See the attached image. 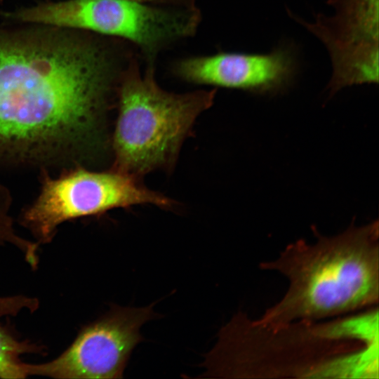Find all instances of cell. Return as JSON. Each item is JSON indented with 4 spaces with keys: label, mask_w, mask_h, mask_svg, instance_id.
<instances>
[{
    "label": "cell",
    "mask_w": 379,
    "mask_h": 379,
    "mask_svg": "<svg viewBox=\"0 0 379 379\" xmlns=\"http://www.w3.org/2000/svg\"><path fill=\"white\" fill-rule=\"evenodd\" d=\"M41 349L35 344L20 341L0 326V378L20 379L27 377L21 355L36 353Z\"/></svg>",
    "instance_id": "obj_9"
},
{
    "label": "cell",
    "mask_w": 379,
    "mask_h": 379,
    "mask_svg": "<svg viewBox=\"0 0 379 379\" xmlns=\"http://www.w3.org/2000/svg\"><path fill=\"white\" fill-rule=\"evenodd\" d=\"M3 1V0H0V3H1Z\"/></svg>",
    "instance_id": "obj_13"
},
{
    "label": "cell",
    "mask_w": 379,
    "mask_h": 379,
    "mask_svg": "<svg viewBox=\"0 0 379 379\" xmlns=\"http://www.w3.org/2000/svg\"><path fill=\"white\" fill-rule=\"evenodd\" d=\"M6 307V302L4 298H0V316L4 312Z\"/></svg>",
    "instance_id": "obj_12"
},
{
    "label": "cell",
    "mask_w": 379,
    "mask_h": 379,
    "mask_svg": "<svg viewBox=\"0 0 379 379\" xmlns=\"http://www.w3.org/2000/svg\"><path fill=\"white\" fill-rule=\"evenodd\" d=\"M177 73L199 84L237 88L255 93L284 91L297 70L295 54L288 46H279L265 54L219 53L182 60Z\"/></svg>",
    "instance_id": "obj_8"
},
{
    "label": "cell",
    "mask_w": 379,
    "mask_h": 379,
    "mask_svg": "<svg viewBox=\"0 0 379 379\" xmlns=\"http://www.w3.org/2000/svg\"><path fill=\"white\" fill-rule=\"evenodd\" d=\"M115 76L113 54L88 32L0 27V168L95 163Z\"/></svg>",
    "instance_id": "obj_1"
},
{
    "label": "cell",
    "mask_w": 379,
    "mask_h": 379,
    "mask_svg": "<svg viewBox=\"0 0 379 379\" xmlns=\"http://www.w3.org/2000/svg\"><path fill=\"white\" fill-rule=\"evenodd\" d=\"M2 15L20 23L121 37L148 53L192 35L199 21L193 8H164L131 0L46 1Z\"/></svg>",
    "instance_id": "obj_4"
},
{
    "label": "cell",
    "mask_w": 379,
    "mask_h": 379,
    "mask_svg": "<svg viewBox=\"0 0 379 379\" xmlns=\"http://www.w3.org/2000/svg\"><path fill=\"white\" fill-rule=\"evenodd\" d=\"M144 307L113 305L83 328L71 345L52 361L25 363L27 376L53 378H121L135 347L142 340L140 327L157 314Z\"/></svg>",
    "instance_id": "obj_6"
},
{
    "label": "cell",
    "mask_w": 379,
    "mask_h": 379,
    "mask_svg": "<svg viewBox=\"0 0 379 379\" xmlns=\"http://www.w3.org/2000/svg\"><path fill=\"white\" fill-rule=\"evenodd\" d=\"M11 197L8 190L0 185V245L9 243L15 246L22 241L13 227L12 219L8 215Z\"/></svg>",
    "instance_id": "obj_10"
},
{
    "label": "cell",
    "mask_w": 379,
    "mask_h": 379,
    "mask_svg": "<svg viewBox=\"0 0 379 379\" xmlns=\"http://www.w3.org/2000/svg\"><path fill=\"white\" fill-rule=\"evenodd\" d=\"M131 1H139V2H142V3H145V4H148V3H157V4H159V3H163V4H178V3H182V2H185V4H187L188 5V0H131Z\"/></svg>",
    "instance_id": "obj_11"
},
{
    "label": "cell",
    "mask_w": 379,
    "mask_h": 379,
    "mask_svg": "<svg viewBox=\"0 0 379 379\" xmlns=\"http://www.w3.org/2000/svg\"><path fill=\"white\" fill-rule=\"evenodd\" d=\"M335 15L308 23L290 15L318 37L331 58L333 94L343 87L378 82L379 0H328Z\"/></svg>",
    "instance_id": "obj_7"
},
{
    "label": "cell",
    "mask_w": 379,
    "mask_h": 379,
    "mask_svg": "<svg viewBox=\"0 0 379 379\" xmlns=\"http://www.w3.org/2000/svg\"><path fill=\"white\" fill-rule=\"evenodd\" d=\"M317 234V232H316ZM313 244L298 240L262 270L284 275V297L256 322L275 328L298 321H314L373 306L378 302V222L350 227L333 237L319 234Z\"/></svg>",
    "instance_id": "obj_2"
},
{
    "label": "cell",
    "mask_w": 379,
    "mask_h": 379,
    "mask_svg": "<svg viewBox=\"0 0 379 379\" xmlns=\"http://www.w3.org/2000/svg\"><path fill=\"white\" fill-rule=\"evenodd\" d=\"M41 184L39 194L20 219L39 244L50 242L58 227L69 220L140 204L173 205L172 200L145 187L138 178L113 168L94 171L79 166L54 178L43 171Z\"/></svg>",
    "instance_id": "obj_5"
},
{
    "label": "cell",
    "mask_w": 379,
    "mask_h": 379,
    "mask_svg": "<svg viewBox=\"0 0 379 379\" xmlns=\"http://www.w3.org/2000/svg\"><path fill=\"white\" fill-rule=\"evenodd\" d=\"M119 113L112 138L113 169L136 178L170 167L197 117L213 104L215 91L177 94L159 86L154 69L136 65L118 86Z\"/></svg>",
    "instance_id": "obj_3"
}]
</instances>
